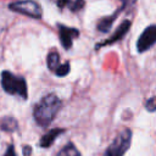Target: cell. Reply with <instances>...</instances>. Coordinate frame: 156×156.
Segmentation results:
<instances>
[{
	"instance_id": "1",
	"label": "cell",
	"mask_w": 156,
	"mask_h": 156,
	"mask_svg": "<svg viewBox=\"0 0 156 156\" xmlns=\"http://www.w3.org/2000/svg\"><path fill=\"white\" fill-rule=\"evenodd\" d=\"M62 102L56 94L45 95L39 102L35 104L33 110V117L37 124L40 127H48L55 119L56 115L61 110Z\"/></svg>"
},
{
	"instance_id": "2",
	"label": "cell",
	"mask_w": 156,
	"mask_h": 156,
	"mask_svg": "<svg viewBox=\"0 0 156 156\" xmlns=\"http://www.w3.org/2000/svg\"><path fill=\"white\" fill-rule=\"evenodd\" d=\"M1 87L10 95H16L22 99H27L28 96L26 79L9 71H2L1 73Z\"/></svg>"
},
{
	"instance_id": "3",
	"label": "cell",
	"mask_w": 156,
	"mask_h": 156,
	"mask_svg": "<svg viewBox=\"0 0 156 156\" xmlns=\"http://www.w3.org/2000/svg\"><path fill=\"white\" fill-rule=\"evenodd\" d=\"M132 141V130L126 128L119 132L110 146L106 149L104 156H123L126 151L129 149Z\"/></svg>"
},
{
	"instance_id": "4",
	"label": "cell",
	"mask_w": 156,
	"mask_h": 156,
	"mask_svg": "<svg viewBox=\"0 0 156 156\" xmlns=\"http://www.w3.org/2000/svg\"><path fill=\"white\" fill-rule=\"evenodd\" d=\"M9 9L15 12H18V13H22L24 16L37 18V20L40 18L43 15V10L40 5L34 0H21V1L11 2L9 5Z\"/></svg>"
},
{
	"instance_id": "5",
	"label": "cell",
	"mask_w": 156,
	"mask_h": 156,
	"mask_svg": "<svg viewBox=\"0 0 156 156\" xmlns=\"http://www.w3.org/2000/svg\"><path fill=\"white\" fill-rule=\"evenodd\" d=\"M156 41V26L151 24L144 29L136 41V49L139 52H144L149 50Z\"/></svg>"
},
{
	"instance_id": "6",
	"label": "cell",
	"mask_w": 156,
	"mask_h": 156,
	"mask_svg": "<svg viewBox=\"0 0 156 156\" xmlns=\"http://www.w3.org/2000/svg\"><path fill=\"white\" fill-rule=\"evenodd\" d=\"M57 28H58V34H60V40L62 46L66 50L71 49L73 44V39L79 37V30L72 27H66L63 24H57Z\"/></svg>"
},
{
	"instance_id": "7",
	"label": "cell",
	"mask_w": 156,
	"mask_h": 156,
	"mask_svg": "<svg viewBox=\"0 0 156 156\" xmlns=\"http://www.w3.org/2000/svg\"><path fill=\"white\" fill-rule=\"evenodd\" d=\"M130 24H132V22H130L129 20L123 21V22L119 24V27L117 28V30L113 33V35H112L110 39H107V40H105L104 43H101L100 45H96V48L102 46V45H110V44H113V43H116V41L121 40V39H122V38H123V37L127 34V32L129 30Z\"/></svg>"
},
{
	"instance_id": "8",
	"label": "cell",
	"mask_w": 156,
	"mask_h": 156,
	"mask_svg": "<svg viewBox=\"0 0 156 156\" xmlns=\"http://www.w3.org/2000/svg\"><path fill=\"white\" fill-rule=\"evenodd\" d=\"M123 9H124V6H122L118 11H116L115 13H112V16H107V17L101 18V20L99 21V23L96 24V28H98L101 33H107V32L111 29V27H112V24H113V22H115V20H116V17L118 16L119 11L123 10Z\"/></svg>"
},
{
	"instance_id": "9",
	"label": "cell",
	"mask_w": 156,
	"mask_h": 156,
	"mask_svg": "<svg viewBox=\"0 0 156 156\" xmlns=\"http://www.w3.org/2000/svg\"><path fill=\"white\" fill-rule=\"evenodd\" d=\"M65 132V129H58V128H55V129H51V130H49L46 134H44L43 135V138L40 139V146L41 147H49V146H51L52 145V143L56 140V138L60 135V134H62Z\"/></svg>"
},
{
	"instance_id": "10",
	"label": "cell",
	"mask_w": 156,
	"mask_h": 156,
	"mask_svg": "<svg viewBox=\"0 0 156 156\" xmlns=\"http://www.w3.org/2000/svg\"><path fill=\"white\" fill-rule=\"evenodd\" d=\"M18 128L17 121L12 116H5L0 119V129L4 132H15Z\"/></svg>"
},
{
	"instance_id": "11",
	"label": "cell",
	"mask_w": 156,
	"mask_h": 156,
	"mask_svg": "<svg viewBox=\"0 0 156 156\" xmlns=\"http://www.w3.org/2000/svg\"><path fill=\"white\" fill-rule=\"evenodd\" d=\"M46 65H48V68L55 73L56 69L61 66V63H60V55L57 52H55V51L50 52L48 55V57H46Z\"/></svg>"
},
{
	"instance_id": "12",
	"label": "cell",
	"mask_w": 156,
	"mask_h": 156,
	"mask_svg": "<svg viewBox=\"0 0 156 156\" xmlns=\"http://www.w3.org/2000/svg\"><path fill=\"white\" fill-rule=\"evenodd\" d=\"M56 156H80V152L74 146V144L68 143L56 154Z\"/></svg>"
},
{
	"instance_id": "13",
	"label": "cell",
	"mask_w": 156,
	"mask_h": 156,
	"mask_svg": "<svg viewBox=\"0 0 156 156\" xmlns=\"http://www.w3.org/2000/svg\"><path fill=\"white\" fill-rule=\"evenodd\" d=\"M68 72H69V62H65V63H61V66L56 69L55 74L58 76V77H63V76H66Z\"/></svg>"
},
{
	"instance_id": "14",
	"label": "cell",
	"mask_w": 156,
	"mask_h": 156,
	"mask_svg": "<svg viewBox=\"0 0 156 156\" xmlns=\"http://www.w3.org/2000/svg\"><path fill=\"white\" fill-rule=\"evenodd\" d=\"M84 6V0H71L69 4H68V7L71 11L76 12L78 10H80L82 7Z\"/></svg>"
},
{
	"instance_id": "15",
	"label": "cell",
	"mask_w": 156,
	"mask_h": 156,
	"mask_svg": "<svg viewBox=\"0 0 156 156\" xmlns=\"http://www.w3.org/2000/svg\"><path fill=\"white\" fill-rule=\"evenodd\" d=\"M145 107H146V110L147 111H150V112H154L155 111V96H151L147 101H146V104H145Z\"/></svg>"
},
{
	"instance_id": "16",
	"label": "cell",
	"mask_w": 156,
	"mask_h": 156,
	"mask_svg": "<svg viewBox=\"0 0 156 156\" xmlns=\"http://www.w3.org/2000/svg\"><path fill=\"white\" fill-rule=\"evenodd\" d=\"M4 156H17L16 152H15L13 145H9V146H7V150H6V152H5Z\"/></svg>"
},
{
	"instance_id": "17",
	"label": "cell",
	"mask_w": 156,
	"mask_h": 156,
	"mask_svg": "<svg viewBox=\"0 0 156 156\" xmlns=\"http://www.w3.org/2000/svg\"><path fill=\"white\" fill-rule=\"evenodd\" d=\"M69 1H71V0H57V6H58L60 9H62V7H65V6H68Z\"/></svg>"
},
{
	"instance_id": "18",
	"label": "cell",
	"mask_w": 156,
	"mask_h": 156,
	"mask_svg": "<svg viewBox=\"0 0 156 156\" xmlns=\"http://www.w3.org/2000/svg\"><path fill=\"white\" fill-rule=\"evenodd\" d=\"M23 150H24V156H29L30 155V147L28 145H26Z\"/></svg>"
}]
</instances>
